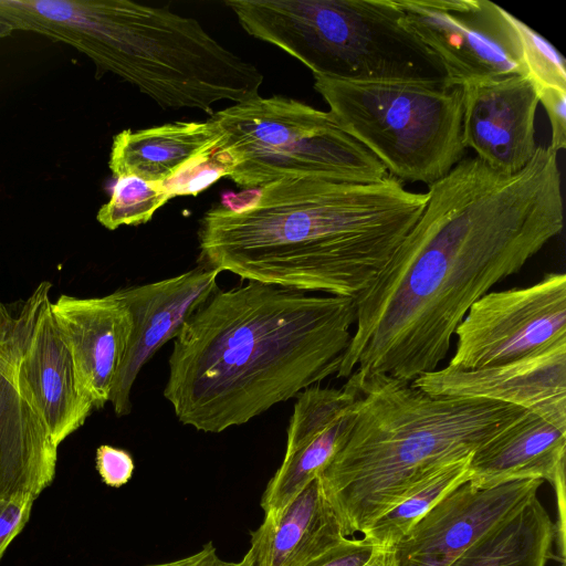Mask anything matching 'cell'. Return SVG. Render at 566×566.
Returning a JSON list of instances; mask_svg holds the SVG:
<instances>
[{
    "label": "cell",
    "instance_id": "34",
    "mask_svg": "<svg viewBox=\"0 0 566 566\" xmlns=\"http://www.w3.org/2000/svg\"><path fill=\"white\" fill-rule=\"evenodd\" d=\"M13 31V27L0 17V39L9 36Z\"/></svg>",
    "mask_w": 566,
    "mask_h": 566
},
{
    "label": "cell",
    "instance_id": "18",
    "mask_svg": "<svg viewBox=\"0 0 566 566\" xmlns=\"http://www.w3.org/2000/svg\"><path fill=\"white\" fill-rule=\"evenodd\" d=\"M51 308L82 394L94 409H102L109 402L130 332L125 302L117 291L95 297L61 294Z\"/></svg>",
    "mask_w": 566,
    "mask_h": 566
},
{
    "label": "cell",
    "instance_id": "12",
    "mask_svg": "<svg viewBox=\"0 0 566 566\" xmlns=\"http://www.w3.org/2000/svg\"><path fill=\"white\" fill-rule=\"evenodd\" d=\"M541 479L491 488L469 481L447 493L394 546L397 566H449L472 544L537 495Z\"/></svg>",
    "mask_w": 566,
    "mask_h": 566
},
{
    "label": "cell",
    "instance_id": "5",
    "mask_svg": "<svg viewBox=\"0 0 566 566\" xmlns=\"http://www.w3.org/2000/svg\"><path fill=\"white\" fill-rule=\"evenodd\" d=\"M25 31L88 56L165 108L241 103L259 95L260 70L212 38L193 18L127 0H32Z\"/></svg>",
    "mask_w": 566,
    "mask_h": 566
},
{
    "label": "cell",
    "instance_id": "22",
    "mask_svg": "<svg viewBox=\"0 0 566 566\" xmlns=\"http://www.w3.org/2000/svg\"><path fill=\"white\" fill-rule=\"evenodd\" d=\"M553 542L554 523L536 495L449 566H546Z\"/></svg>",
    "mask_w": 566,
    "mask_h": 566
},
{
    "label": "cell",
    "instance_id": "6",
    "mask_svg": "<svg viewBox=\"0 0 566 566\" xmlns=\"http://www.w3.org/2000/svg\"><path fill=\"white\" fill-rule=\"evenodd\" d=\"M243 30L313 73L349 82L447 86L437 56L407 28L395 0H227Z\"/></svg>",
    "mask_w": 566,
    "mask_h": 566
},
{
    "label": "cell",
    "instance_id": "9",
    "mask_svg": "<svg viewBox=\"0 0 566 566\" xmlns=\"http://www.w3.org/2000/svg\"><path fill=\"white\" fill-rule=\"evenodd\" d=\"M407 28L437 56L447 86L526 75L513 14L489 0H395Z\"/></svg>",
    "mask_w": 566,
    "mask_h": 566
},
{
    "label": "cell",
    "instance_id": "10",
    "mask_svg": "<svg viewBox=\"0 0 566 566\" xmlns=\"http://www.w3.org/2000/svg\"><path fill=\"white\" fill-rule=\"evenodd\" d=\"M454 334L448 366L459 369L502 365L566 340V274L552 272L531 286L488 292Z\"/></svg>",
    "mask_w": 566,
    "mask_h": 566
},
{
    "label": "cell",
    "instance_id": "27",
    "mask_svg": "<svg viewBox=\"0 0 566 566\" xmlns=\"http://www.w3.org/2000/svg\"><path fill=\"white\" fill-rule=\"evenodd\" d=\"M35 500L29 494L0 499V560L29 522Z\"/></svg>",
    "mask_w": 566,
    "mask_h": 566
},
{
    "label": "cell",
    "instance_id": "17",
    "mask_svg": "<svg viewBox=\"0 0 566 566\" xmlns=\"http://www.w3.org/2000/svg\"><path fill=\"white\" fill-rule=\"evenodd\" d=\"M462 90V137L490 168L512 175L533 158L535 117L539 104L526 75L467 83Z\"/></svg>",
    "mask_w": 566,
    "mask_h": 566
},
{
    "label": "cell",
    "instance_id": "23",
    "mask_svg": "<svg viewBox=\"0 0 566 566\" xmlns=\"http://www.w3.org/2000/svg\"><path fill=\"white\" fill-rule=\"evenodd\" d=\"M469 461L470 457L436 470L378 516L363 538L375 547L395 546L447 493L469 480Z\"/></svg>",
    "mask_w": 566,
    "mask_h": 566
},
{
    "label": "cell",
    "instance_id": "31",
    "mask_svg": "<svg viewBox=\"0 0 566 566\" xmlns=\"http://www.w3.org/2000/svg\"><path fill=\"white\" fill-rule=\"evenodd\" d=\"M144 566H251V557L247 552L239 562H228L222 559L213 543H206L197 553L166 563L147 564Z\"/></svg>",
    "mask_w": 566,
    "mask_h": 566
},
{
    "label": "cell",
    "instance_id": "33",
    "mask_svg": "<svg viewBox=\"0 0 566 566\" xmlns=\"http://www.w3.org/2000/svg\"><path fill=\"white\" fill-rule=\"evenodd\" d=\"M363 566H397L394 546L375 547L373 555Z\"/></svg>",
    "mask_w": 566,
    "mask_h": 566
},
{
    "label": "cell",
    "instance_id": "30",
    "mask_svg": "<svg viewBox=\"0 0 566 566\" xmlns=\"http://www.w3.org/2000/svg\"><path fill=\"white\" fill-rule=\"evenodd\" d=\"M537 96L551 124L549 147L558 153L566 147V90H544Z\"/></svg>",
    "mask_w": 566,
    "mask_h": 566
},
{
    "label": "cell",
    "instance_id": "25",
    "mask_svg": "<svg viewBox=\"0 0 566 566\" xmlns=\"http://www.w3.org/2000/svg\"><path fill=\"white\" fill-rule=\"evenodd\" d=\"M515 27L526 74L536 92L549 88L566 90L565 60L560 53L518 18L515 19Z\"/></svg>",
    "mask_w": 566,
    "mask_h": 566
},
{
    "label": "cell",
    "instance_id": "26",
    "mask_svg": "<svg viewBox=\"0 0 566 566\" xmlns=\"http://www.w3.org/2000/svg\"><path fill=\"white\" fill-rule=\"evenodd\" d=\"M228 175V168L221 163L213 150L211 155L191 165L175 179L161 185L171 198L186 195L196 196L217 179Z\"/></svg>",
    "mask_w": 566,
    "mask_h": 566
},
{
    "label": "cell",
    "instance_id": "24",
    "mask_svg": "<svg viewBox=\"0 0 566 566\" xmlns=\"http://www.w3.org/2000/svg\"><path fill=\"white\" fill-rule=\"evenodd\" d=\"M170 198L161 184L148 182L135 176L118 177L109 200L99 208L96 219L108 230L143 224Z\"/></svg>",
    "mask_w": 566,
    "mask_h": 566
},
{
    "label": "cell",
    "instance_id": "20",
    "mask_svg": "<svg viewBox=\"0 0 566 566\" xmlns=\"http://www.w3.org/2000/svg\"><path fill=\"white\" fill-rule=\"evenodd\" d=\"M565 461L566 432L526 411L472 453L468 481L478 488L521 479L551 483Z\"/></svg>",
    "mask_w": 566,
    "mask_h": 566
},
{
    "label": "cell",
    "instance_id": "4",
    "mask_svg": "<svg viewBox=\"0 0 566 566\" xmlns=\"http://www.w3.org/2000/svg\"><path fill=\"white\" fill-rule=\"evenodd\" d=\"M356 375L352 430L318 476L347 537L363 533L439 468L472 455L526 410L482 398L434 396L384 374Z\"/></svg>",
    "mask_w": 566,
    "mask_h": 566
},
{
    "label": "cell",
    "instance_id": "15",
    "mask_svg": "<svg viewBox=\"0 0 566 566\" xmlns=\"http://www.w3.org/2000/svg\"><path fill=\"white\" fill-rule=\"evenodd\" d=\"M220 271L200 265L172 277L116 290L130 316V332L109 402L118 417L132 411L130 394L144 365L218 290Z\"/></svg>",
    "mask_w": 566,
    "mask_h": 566
},
{
    "label": "cell",
    "instance_id": "3",
    "mask_svg": "<svg viewBox=\"0 0 566 566\" xmlns=\"http://www.w3.org/2000/svg\"><path fill=\"white\" fill-rule=\"evenodd\" d=\"M206 212L202 265L245 281L356 298L421 216L428 195L390 175L375 182L285 178Z\"/></svg>",
    "mask_w": 566,
    "mask_h": 566
},
{
    "label": "cell",
    "instance_id": "16",
    "mask_svg": "<svg viewBox=\"0 0 566 566\" xmlns=\"http://www.w3.org/2000/svg\"><path fill=\"white\" fill-rule=\"evenodd\" d=\"M412 384L434 396L514 405L566 432V340L497 366L480 369L447 366L420 376Z\"/></svg>",
    "mask_w": 566,
    "mask_h": 566
},
{
    "label": "cell",
    "instance_id": "21",
    "mask_svg": "<svg viewBox=\"0 0 566 566\" xmlns=\"http://www.w3.org/2000/svg\"><path fill=\"white\" fill-rule=\"evenodd\" d=\"M221 139L210 118L125 129L113 138L108 166L115 178L135 176L165 184L211 155Z\"/></svg>",
    "mask_w": 566,
    "mask_h": 566
},
{
    "label": "cell",
    "instance_id": "8",
    "mask_svg": "<svg viewBox=\"0 0 566 566\" xmlns=\"http://www.w3.org/2000/svg\"><path fill=\"white\" fill-rule=\"evenodd\" d=\"M210 119L222 134L216 150L228 177L245 189L285 178L375 182L389 176L328 112L296 99L258 95Z\"/></svg>",
    "mask_w": 566,
    "mask_h": 566
},
{
    "label": "cell",
    "instance_id": "13",
    "mask_svg": "<svg viewBox=\"0 0 566 566\" xmlns=\"http://www.w3.org/2000/svg\"><path fill=\"white\" fill-rule=\"evenodd\" d=\"M359 396L355 374L340 388L315 385L296 396L283 461L260 502L264 514L281 511L322 474L352 430Z\"/></svg>",
    "mask_w": 566,
    "mask_h": 566
},
{
    "label": "cell",
    "instance_id": "28",
    "mask_svg": "<svg viewBox=\"0 0 566 566\" xmlns=\"http://www.w3.org/2000/svg\"><path fill=\"white\" fill-rule=\"evenodd\" d=\"M95 463L102 481L111 488L126 484L135 469L129 452L109 444H102L96 449Z\"/></svg>",
    "mask_w": 566,
    "mask_h": 566
},
{
    "label": "cell",
    "instance_id": "14",
    "mask_svg": "<svg viewBox=\"0 0 566 566\" xmlns=\"http://www.w3.org/2000/svg\"><path fill=\"white\" fill-rule=\"evenodd\" d=\"M15 310L0 301V499H35L54 481L57 446L17 377Z\"/></svg>",
    "mask_w": 566,
    "mask_h": 566
},
{
    "label": "cell",
    "instance_id": "29",
    "mask_svg": "<svg viewBox=\"0 0 566 566\" xmlns=\"http://www.w3.org/2000/svg\"><path fill=\"white\" fill-rule=\"evenodd\" d=\"M375 546L364 538L344 537L305 566H363Z\"/></svg>",
    "mask_w": 566,
    "mask_h": 566
},
{
    "label": "cell",
    "instance_id": "7",
    "mask_svg": "<svg viewBox=\"0 0 566 566\" xmlns=\"http://www.w3.org/2000/svg\"><path fill=\"white\" fill-rule=\"evenodd\" d=\"M314 80L335 122L401 182L430 186L464 158L460 86Z\"/></svg>",
    "mask_w": 566,
    "mask_h": 566
},
{
    "label": "cell",
    "instance_id": "32",
    "mask_svg": "<svg viewBox=\"0 0 566 566\" xmlns=\"http://www.w3.org/2000/svg\"><path fill=\"white\" fill-rule=\"evenodd\" d=\"M556 496L557 520L554 524V539L557 545V559L562 566H565V468L559 470L551 482Z\"/></svg>",
    "mask_w": 566,
    "mask_h": 566
},
{
    "label": "cell",
    "instance_id": "19",
    "mask_svg": "<svg viewBox=\"0 0 566 566\" xmlns=\"http://www.w3.org/2000/svg\"><path fill=\"white\" fill-rule=\"evenodd\" d=\"M346 537L319 478L251 532V566H305Z\"/></svg>",
    "mask_w": 566,
    "mask_h": 566
},
{
    "label": "cell",
    "instance_id": "1",
    "mask_svg": "<svg viewBox=\"0 0 566 566\" xmlns=\"http://www.w3.org/2000/svg\"><path fill=\"white\" fill-rule=\"evenodd\" d=\"M424 209L355 298L356 323L337 377L354 371L413 381L438 369L474 302L560 233L557 153L537 146L506 175L463 158L428 186Z\"/></svg>",
    "mask_w": 566,
    "mask_h": 566
},
{
    "label": "cell",
    "instance_id": "2",
    "mask_svg": "<svg viewBox=\"0 0 566 566\" xmlns=\"http://www.w3.org/2000/svg\"><path fill=\"white\" fill-rule=\"evenodd\" d=\"M355 298L248 281L214 291L174 338L164 397L177 419L220 433L337 375Z\"/></svg>",
    "mask_w": 566,
    "mask_h": 566
},
{
    "label": "cell",
    "instance_id": "11",
    "mask_svg": "<svg viewBox=\"0 0 566 566\" xmlns=\"http://www.w3.org/2000/svg\"><path fill=\"white\" fill-rule=\"evenodd\" d=\"M51 287L42 281L15 308L17 377L59 447L94 407L78 387L71 353L56 326Z\"/></svg>",
    "mask_w": 566,
    "mask_h": 566
}]
</instances>
